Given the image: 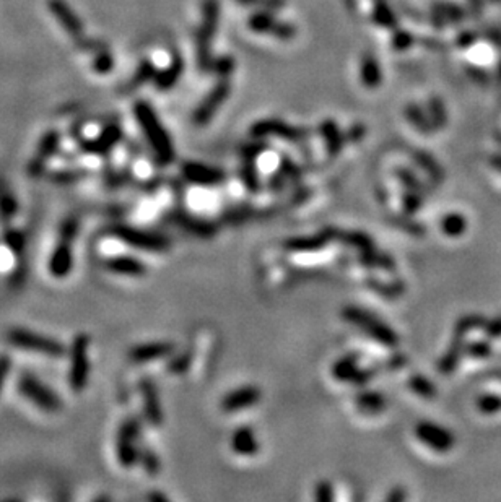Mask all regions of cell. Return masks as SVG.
I'll list each match as a JSON object with an SVG mask.
<instances>
[{"label": "cell", "instance_id": "46", "mask_svg": "<svg viewBox=\"0 0 501 502\" xmlns=\"http://www.w3.org/2000/svg\"><path fill=\"white\" fill-rule=\"evenodd\" d=\"M417 161L420 163V166L423 169H427V171L429 172V176H432L433 179H438V181H441L443 172H441V169L436 166V161H433L432 156L425 155V153H420V155H417Z\"/></svg>", "mask_w": 501, "mask_h": 502}, {"label": "cell", "instance_id": "7", "mask_svg": "<svg viewBox=\"0 0 501 502\" xmlns=\"http://www.w3.org/2000/svg\"><path fill=\"white\" fill-rule=\"evenodd\" d=\"M17 388L22 395L32 402L36 407L48 413H55L62 408V400L53 388L34 376L33 372L25 371L20 374L17 381Z\"/></svg>", "mask_w": 501, "mask_h": 502}, {"label": "cell", "instance_id": "36", "mask_svg": "<svg viewBox=\"0 0 501 502\" xmlns=\"http://www.w3.org/2000/svg\"><path fill=\"white\" fill-rule=\"evenodd\" d=\"M4 239H5V244H7V247L12 250L17 257L23 255L25 245H27V239H25L23 233L17 231V229H8V231L5 233Z\"/></svg>", "mask_w": 501, "mask_h": 502}, {"label": "cell", "instance_id": "8", "mask_svg": "<svg viewBox=\"0 0 501 502\" xmlns=\"http://www.w3.org/2000/svg\"><path fill=\"white\" fill-rule=\"evenodd\" d=\"M90 379V337L84 334L75 335L70 345L69 387L75 393L84 392Z\"/></svg>", "mask_w": 501, "mask_h": 502}, {"label": "cell", "instance_id": "15", "mask_svg": "<svg viewBox=\"0 0 501 502\" xmlns=\"http://www.w3.org/2000/svg\"><path fill=\"white\" fill-rule=\"evenodd\" d=\"M139 391H140L145 418L150 421L152 426L160 428L165 418H163V407H161L160 393H158L156 384L153 382V379L150 377H142L139 382Z\"/></svg>", "mask_w": 501, "mask_h": 502}, {"label": "cell", "instance_id": "38", "mask_svg": "<svg viewBox=\"0 0 501 502\" xmlns=\"http://www.w3.org/2000/svg\"><path fill=\"white\" fill-rule=\"evenodd\" d=\"M373 18H375V22L378 25H381V27H385V28H394V27H396V17H394V13L391 12V8L387 7L385 2H378L376 4V8H375V13H373Z\"/></svg>", "mask_w": 501, "mask_h": 502}, {"label": "cell", "instance_id": "2", "mask_svg": "<svg viewBox=\"0 0 501 502\" xmlns=\"http://www.w3.org/2000/svg\"><path fill=\"white\" fill-rule=\"evenodd\" d=\"M79 234V219L70 217L60 224L59 240L49 257V273L54 278H65L74 267V240Z\"/></svg>", "mask_w": 501, "mask_h": 502}, {"label": "cell", "instance_id": "48", "mask_svg": "<svg viewBox=\"0 0 501 502\" xmlns=\"http://www.w3.org/2000/svg\"><path fill=\"white\" fill-rule=\"evenodd\" d=\"M483 330H485V337H487L488 340H497V338H501V316L485 322Z\"/></svg>", "mask_w": 501, "mask_h": 502}, {"label": "cell", "instance_id": "35", "mask_svg": "<svg viewBox=\"0 0 501 502\" xmlns=\"http://www.w3.org/2000/svg\"><path fill=\"white\" fill-rule=\"evenodd\" d=\"M139 462L148 475H156L160 471V460L150 447H140Z\"/></svg>", "mask_w": 501, "mask_h": 502}, {"label": "cell", "instance_id": "24", "mask_svg": "<svg viewBox=\"0 0 501 502\" xmlns=\"http://www.w3.org/2000/svg\"><path fill=\"white\" fill-rule=\"evenodd\" d=\"M232 447L239 455H255L259 450V442L255 439V434L250 428H239L234 431L232 437Z\"/></svg>", "mask_w": 501, "mask_h": 502}, {"label": "cell", "instance_id": "28", "mask_svg": "<svg viewBox=\"0 0 501 502\" xmlns=\"http://www.w3.org/2000/svg\"><path fill=\"white\" fill-rule=\"evenodd\" d=\"M467 229V219L461 213H449L441 219V231L449 238H459Z\"/></svg>", "mask_w": 501, "mask_h": 502}, {"label": "cell", "instance_id": "57", "mask_svg": "<svg viewBox=\"0 0 501 502\" xmlns=\"http://www.w3.org/2000/svg\"><path fill=\"white\" fill-rule=\"evenodd\" d=\"M492 165H493L495 168H497V169H500V171H501V156L493 158V160H492Z\"/></svg>", "mask_w": 501, "mask_h": 502}, {"label": "cell", "instance_id": "37", "mask_svg": "<svg viewBox=\"0 0 501 502\" xmlns=\"http://www.w3.org/2000/svg\"><path fill=\"white\" fill-rule=\"evenodd\" d=\"M465 355L475 360H485L492 355V345L488 340H477L465 345Z\"/></svg>", "mask_w": 501, "mask_h": 502}, {"label": "cell", "instance_id": "33", "mask_svg": "<svg viewBox=\"0 0 501 502\" xmlns=\"http://www.w3.org/2000/svg\"><path fill=\"white\" fill-rule=\"evenodd\" d=\"M155 75H156L155 65H153L152 62H148V60H145V62H142L139 65V69H137L134 79L131 80L129 86H131V88H139L140 85L147 83L148 80L155 79Z\"/></svg>", "mask_w": 501, "mask_h": 502}, {"label": "cell", "instance_id": "27", "mask_svg": "<svg viewBox=\"0 0 501 502\" xmlns=\"http://www.w3.org/2000/svg\"><path fill=\"white\" fill-rule=\"evenodd\" d=\"M382 74L380 64L376 62L375 57L366 55L361 62V81L365 83L366 88H376V86H380Z\"/></svg>", "mask_w": 501, "mask_h": 502}, {"label": "cell", "instance_id": "34", "mask_svg": "<svg viewBox=\"0 0 501 502\" xmlns=\"http://www.w3.org/2000/svg\"><path fill=\"white\" fill-rule=\"evenodd\" d=\"M241 177H243L244 186L248 187L249 192L255 194L259 191L260 184H259L258 171H255V166H254V160H246V163H244L241 168Z\"/></svg>", "mask_w": 501, "mask_h": 502}, {"label": "cell", "instance_id": "26", "mask_svg": "<svg viewBox=\"0 0 501 502\" xmlns=\"http://www.w3.org/2000/svg\"><path fill=\"white\" fill-rule=\"evenodd\" d=\"M360 367H358V356L347 355L340 358L339 361L332 366V376L340 382H355L360 376Z\"/></svg>", "mask_w": 501, "mask_h": 502}, {"label": "cell", "instance_id": "42", "mask_svg": "<svg viewBox=\"0 0 501 502\" xmlns=\"http://www.w3.org/2000/svg\"><path fill=\"white\" fill-rule=\"evenodd\" d=\"M85 176H88V172L81 171V169H74V171L54 172L51 179L58 184H74V182L81 181V179H85Z\"/></svg>", "mask_w": 501, "mask_h": 502}, {"label": "cell", "instance_id": "30", "mask_svg": "<svg viewBox=\"0 0 501 502\" xmlns=\"http://www.w3.org/2000/svg\"><path fill=\"white\" fill-rule=\"evenodd\" d=\"M332 236L330 231H326L324 234L318 236V238H311V239H291L286 240V247L290 250H314L322 247L327 243V238Z\"/></svg>", "mask_w": 501, "mask_h": 502}, {"label": "cell", "instance_id": "55", "mask_svg": "<svg viewBox=\"0 0 501 502\" xmlns=\"http://www.w3.org/2000/svg\"><path fill=\"white\" fill-rule=\"evenodd\" d=\"M363 134H365V127H363V126H354L349 132H347V140L356 142V140H360V138L363 137Z\"/></svg>", "mask_w": 501, "mask_h": 502}, {"label": "cell", "instance_id": "44", "mask_svg": "<svg viewBox=\"0 0 501 502\" xmlns=\"http://www.w3.org/2000/svg\"><path fill=\"white\" fill-rule=\"evenodd\" d=\"M428 111H429V117H432L433 129L434 127H441L444 124V121H446V116H444L441 102H439L436 98H433L432 101H429Z\"/></svg>", "mask_w": 501, "mask_h": 502}, {"label": "cell", "instance_id": "9", "mask_svg": "<svg viewBox=\"0 0 501 502\" xmlns=\"http://www.w3.org/2000/svg\"><path fill=\"white\" fill-rule=\"evenodd\" d=\"M107 234L116 238L121 243H124L131 247L140 249V250H150V252H161L170 247V239L165 238L163 234L143 231L140 228L129 226V224H116L107 229Z\"/></svg>", "mask_w": 501, "mask_h": 502}, {"label": "cell", "instance_id": "53", "mask_svg": "<svg viewBox=\"0 0 501 502\" xmlns=\"http://www.w3.org/2000/svg\"><path fill=\"white\" fill-rule=\"evenodd\" d=\"M422 205V198L417 196L415 192H408L406 197H403V210H406V213H413L417 212L418 208H420Z\"/></svg>", "mask_w": 501, "mask_h": 502}, {"label": "cell", "instance_id": "45", "mask_svg": "<svg viewBox=\"0 0 501 502\" xmlns=\"http://www.w3.org/2000/svg\"><path fill=\"white\" fill-rule=\"evenodd\" d=\"M265 150H267V143L262 142V138H254V142L243 147L241 153L246 156V160H254V158H258L260 153H264Z\"/></svg>", "mask_w": 501, "mask_h": 502}, {"label": "cell", "instance_id": "17", "mask_svg": "<svg viewBox=\"0 0 501 502\" xmlns=\"http://www.w3.org/2000/svg\"><path fill=\"white\" fill-rule=\"evenodd\" d=\"M173 351H175V345L171 341L142 343V345H137L129 351V360L135 365H145V362L170 356Z\"/></svg>", "mask_w": 501, "mask_h": 502}, {"label": "cell", "instance_id": "39", "mask_svg": "<svg viewBox=\"0 0 501 502\" xmlns=\"http://www.w3.org/2000/svg\"><path fill=\"white\" fill-rule=\"evenodd\" d=\"M477 408L483 414H495L501 412V395H482L477 400Z\"/></svg>", "mask_w": 501, "mask_h": 502}, {"label": "cell", "instance_id": "32", "mask_svg": "<svg viewBox=\"0 0 501 502\" xmlns=\"http://www.w3.org/2000/svg\"><path fill=\"white\" fill-rule=\"evenodd\" d=\"M408 386H410V388L417 393V395H420L423 398L436 397V388H434L433 384L429 382L427 377L420 376V374H413L410 381H408Z\"/></svg>", "mask_w": 501, "mask_h": 502}, {"label": "cell", "instance_id": "13", "mask_svg": "<svg viewBox=\"0 0 501 502\" xmlns=\"http://www.w3.org/2000/svg\"><path fill=\"white\" fill-rule=\"evenodd\" d=\"M248 27L255 33L272 34L282 41L293 39L296 34V28L293 25L280 22L269 10H262V12H255L250 15L248 20Z\"/></svg>", "mask_w": 501, "mask_h": 502}, {"label": "cell", "instance_id": "18", "mask_svg": "<svg viewBox=\"0 0 501 502\" xmlns=\"http://www.w3.org/2000/svg\"><path fill=\"white\" fill-rule=\"evenodd\" d=\"M59 145H60V135L59 132L55 130H49L48 134L41 138L38 151H36V156L33 158L32 165H29V174H32V176L36 177L43 174L46 163L55 155V151L59 150Z\"/></svg>", "mask_w": 501, "mask_h": 502}, {"label": "cell", "instance_id": "5", "mask_svg": "<svg viewBox=\"0 0 501 502\" xmlns=\"http://www.w3.org/2000/svg\"><path fill=\"white\" fill-rule=\"evenodd\" d=\"M7 341L20 350L32 351L36 355H44L49 358H62L65 355V345L53 337L41 335L38 332L15 327L7 332Z\"/></svg>", "mask_w": 501, "mask_h": 502}, {"label": "cell", "instance_id": "52", "mask_svg": "<svg viewBox=\"0 0 501 502\" xmlns=\"http://www.w3.org/2000/svg\"><path fill=\"white\" fill-rule=\"evenodd\" d=\"M187 366H189V355L187 353H184V355L178 356L176 360H173L170 365H168V371L171 374H181L186 371Z\"/></svg>", "mask_w": 501, "mask_h": 502}, {"label": "cell", "instance_id": "23", "mask_svg": "<svg viewBox=\"0 0 501 502\" xmlns=\"http://www.w3.org/2000/svg\"><path fill=\"white\" fill-rule=\"evenodd\" d=\"M182 72H184V62L179 55H176V57H173L171 64L168 65L166 69H163L161 72H156L155 79H153L155 80L156 90L160 91L171 90L173 86L178 83V80L181 79Z\"/></svg>", "mask_w": 501, "mask_h": 502}, {"label": "cell", "instance_id": "40", "mask_svg": "<svg viewBox=\"0 0 501 502\" xmlns=\"http://www.w3.org/2000/svg\"><path fill=\"white\" fill-rule=\"evenodd\" d=\"M212 70L215 74L222 76V79H228L229 74L234 70V60L229 55H222V57H213Z\"/></svg>", "mask_w": 501, "mask_h": 502}, {"label": "cell", "instance_id": "56", "mask_svg": "<svg viewBox=\"0 0 501 502\" xmlns=\"http://www.w3.org/2000/svg\"><path fill=\"white\" fill-rule=\"evenodd\" d=\"M147 499H148V501H152V502H168V498H166V496H165V494H161V493H156V491H155V493H150V494H148V496H147Z\"/></svg>", "mask_w": 501, "mask_h": 502}, {"label": "cell", "instance_id": "22", "mask_svg": "<svg viewBox=\"0 0 501 502\" xmlns=\"http://www.w3.org/2000/svg\"><path fill=\"white\" fill-rule=\"evenodd\" d=\"M105 269L122 276H143L147 273V265L140 259L129 257V255H117L105 260Z\"/></svg>", "mask_w": 501, "mask_h": 502}, {"label": "cell", "instance_id": "10", "mask_svg": "<svg viewBox=\"0 0 501 502\" xmlns=\"http://www.w3.org/2000/svg\"><path fill=\"white\" fill-rule=\"evenodd\" d=\"M140 431L142 426L137 418H127L117 431L116 455L122 468H132L139 462Z\"/></svg>", "mask_w": 501, "mask_h": 502}, {"label": "cell", "instance_id": "47", "mask_svg": "<svg viewBox=\"0 0 501 502\" xmlns=\"http://www.w3.org/2000/svg\"><path fill=\"white\" fill-rule=\"evenodd\" d=\"M314 498L319 502H330L334 501V488L329 481H321V483L316 486Z\"/></svg>", "mask_w": 501, "mask_h": 502}, {"label": "cell", "instance_id": "50", "mask_svg": "<svg viewBox=\"0 0 501 502\" xmlns=\"http://www.w3.org/2000/svg\"><path fill=\"white\" fill-rule=\"evenodd\" d=\"M412 43H413L412 34L407 33V32H397L396 34H394V38H392L394 49H399V50L408 49L412 46Z\"/></svg>", "mask_w": 501, "mask_h": 502}, {"label": "cell", "instance_id": "11", "mask_svg": "<svg viewBox=\"0 0 501 502\" xmlns=\"http://www.w3.org/2000/svg\"><path fill=\"white\" fill-rule=\"evenodd\" d=\"M229 91H232V85H229L228 79H220L218 83L208 91L206 98H203V101L196 107V111H194V124L199 127L208 124L212 117L217 114V111L222 107L223 102L228 100Z\"/></svg>", "mask_w": 501, "mask_h": 502}, {"label": "cell", "instance_id": "6", "mask_svg": "<svg viewBox=\"0 0 501 502\" xmlns=\"http://www.w3.org/2000/svg\"><path fill=\"white\" fill-rule=\"evenodd\" d=\"M342 316L345 317L347 322L361 329L368 337H371L373 340L381 343V345L387 348H396L399 345V337L396 332L371 312L356 306H349L342 311Z\"/></svg>", "mask_w": 501, "mask_h": 502}, {"label": "cell", "instance_id": "14", "mask_svg": "<svg viewBox=\"0 0 501 502\" xmlns=\"http://www.w3.org/2000/svg\"><path fill=\"white\" fill-rule=\"evenodd\" d=\"M415 434L423 444H427L428 447H432L433 450L441 454L449 452V450L454 447V444H456V437H454L451 431L428 421L418 423V426L415 428Z\"/></svg>", "mask_w": 501, "mask_h": 502}, {"label": "cell", "instance_id": "16", "mask_svg": "<svg viewBox=\"0 0 501 502\" xmlns=\"http://www.w3.org/2000/svg\"><path fill=\"white\" fill-rule=\"evenodd\" d=\"M181 171L186 181L197 184V186H215V184L225 181V172L222 169L201 165V163H184Z\"/></svg>", "mask_w": 501, "mask_h": 502}, {"label": "cell", "instance_id": "3", "mask_svg": "<svg viewBox=\"0 0 501 502\" xmlns=\"http://www.w3.org/2000/svg\"><path fill=\"white\" fill-rule=\"evenodd\" d=\"M220 22V2L218 0H203L202 2V22L197 29L196 49L197 64L203 72L212 70V41L217 33Z\"/></svg>", "mask_w": 501, "mask_h": 502}, {"label": "cell", "instance_id": "19", "mask_svg": "<svg viewBox=\"0 0 501 502\" xmlns=\"http://www.w3.org/2000/svg\"><path fill=\"white\" fill-rule=\"evenodd\" d=\"M122 140V130L117 126H107L98 134V137L85 140L81 143V148L90 155H107L117 143Z\"/></svg>", "mask_w": 501, "mask_h": 502}, {"label": "cell", "instance_id": "31", "mask_svg": "<svg viewBox=\"0 0 501 502\" xmlns=\"http://www.w3.org/2000/svg\"><path fill=\"white\" fill-rule=\"evenodd\" d=\"M406 116H407V119L410 121L412 124L415 126L420 132H425V134H427V132H429L433 129L432 121L428 119V116L422 111L420 106L408 104L407 109H406Z\"/></svg>", "mask_w": 501, "mask_h": 502}, {"label": "cell", "instance_id": "41", "mask_svg": "<svg viewBox=\"0 0 501 502\" xmlns=\"http://www.w3.org/2000/svg\"><path fill=\"white\" fill-rule=\"evenodd\" d=\"M236 2L248 7H260L269 12H279L286 5V0H236Z\"/></svg>", "mask_w": 501, "mask_h": 502}, {"label": "cell", "instance_id": "51", "mask_svg": "<svg viewBox=\"0 0 501 502\" xmlns=\"http://www.w3.org/2000/svg\"><path fill=\"white\" fill-rule=\"evenodd\" d=\"M93 67H95L96 72H98V74H106V72H109V70L112 69V57H111V54H107V53L100 54L98 57L95 59Z\"/></svg>", "mask_w": 501, "mask_h": 502}, {"label": "cell", "instance_id": "25", "mask_svg": "<svg viewBox=\"0 0 501 502\" xmlns=\"http://www.w3.org/2000/svg\"><path fill=\"white\" fill-rule=\"evenodd\" d=\"M321 135L324 138V143L327 147V153L330 156H337L347 142L345 135L342 134L339 126L335 124L334 121H324L321 124Z\"/></svg>", "mask_w": 501, "mask_h": 502}, {"label": "cell", "instance_id": "20", "mask_svg": "<svg viewBox=\"0 0 501 502\" xmlns=\"http://www.w3.org/2000/svg\"><path fill=\"white\" fill-rule=\"evenodd\" d=\"M49 10L51 13L58 18L60 27H62L70 36L79 38V36H81V33H84V25H81L80 18L76 17L74 10H72L64 0H51Z\"/></svg>", "mask_w": 501, "mask_h": 502}, {"label": "cell", "instance_id": "49", "mask_svg": "<svg viewBox=\"0 0 501 502\" xmlns=\"http://www.w3.org/2000/svg\"><path fill=\"white\" fill-rule=\"evenodd\" d=\"M10 371H12V358L7 353H2L0 355V392H2L5 382H7Z\"/></svg>", "mask_w": 501, "mask_h": 502}, {"label": "cell", "instance_id": "54", "mask_svg": "<svg viewBox=\"0 0 501 502\" xmlns=\"http://www.w3.org/2000/svg\"><path fill=\"white\" fill-rule=\"evenodd\" d=\"M407 499V493L402 488H394L391 489V493L386 496L387 502H402Z\"/></svg>", "mask_w": 501, "mask_h": 502}, {"label": "cell", "instance_id": "1", "mask_svg": "<svg viewBox=\"0 0 501 502\" xmlns=\"http://www.w3.org/2000/svg\"><path fill=\"white\" fill-rule=\"evenodd\" d=\"M134 116L137 122H139L147 142L150 143L153 151H155L156 160L165 166L175 161L176 153L175 147H173L171 137L166 132L165 127H163L160 119H158L155 109H153L148 102L139 101L134 106Z\"/></svg>", "mask_w": 501, "mask_h": 502}, {"label": "cell", "instance_id": "29", "mask_svg": "<svg viewBox=\"0 0 501 502\" xmlns=\"http://www.w3.org/2000/svg\"><path fill=\"white\" fill-rule=\"evenodd\" d=\"M356 403L363 412L378 413L386 407V400L381 393L378 392H363L356 397Z\"/></svg>", "mask_w": 501, "mask_h": 502}, {"label": "cell", "instance_id": "4", "mask_svg": "<svg viewBox=\"0 0 501 502\" xmlns=\"http://www.w3.org/2000/svg\"><path fill=\"white\" fill-rule=\"evenodd\" d=\"M485 322H487V319L480 314H465L456 322L451 345H449L438 365L439 372H441L443 376H451L454 372V369L457 367L462 355H465V345H467V343H465V337H467L470 330L483 327Z\"/></svg>", "mask_w": 501, "mask_h": 502}, {"label": "cell", "instance_id": "12", "mask_svg": "<svg viewBox=\"0 0 501 502\" xmlns=\"http://www.w3.org/2000/svg\"><path fill=\"white\" fill-rule=\"evenodd\" d=\"M250 135L254 138H267V137H282L288 142H303L309 137V130L303 127H295L285 124L279 119H265L259 121L250 127Z\"/></svg>", "mask_w": 501, "mask_h": 502}, {"label": "cell", "instance_id": "21", "mask_svg": "<svg viewBox=\"0 0 501 502\" xmlns=\"http://www.w3.org/2000/svg\"><path fill=\"white\" fill-rule=\"evenodd\" d=\"M260 400V391L254 386L241 387L238 391L228 393L222 402V409L225 413H234L238 409L250 407Z\"/></svg>", "mask_w": 501, "mask_h": 502}, {"label": "cell", "instance_id": "43", "mask_svg": "<svg viewBox=\"0 0 501 502\" xmlns=\"http://www.w3.org/2000/svg\"><path fill=\"white\" fill-rule=\"evenodd\" d=\"M17 201H15L13 196L10 192L0 191V215L4 218H12L15 213H17Z\"/></svg>", "mask_w": 501, "mask_h": 502}]
</instances>
